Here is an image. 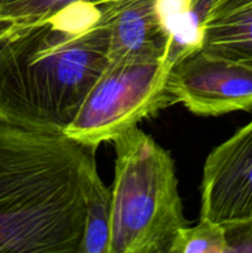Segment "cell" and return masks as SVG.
Wrapping results in <instances>:
<instances>
[{
    "label": "cell",
    "mask_w": 252,
    "mask_h": 253,
    "mask_svg": "<svg viewBox=\"0 0 252 253\" xmlns=\"http://www.w3.org/2000/svg\"><path fill=\"white\" fill-rule=\"evenodd\" d=\"M95 146L0 119V253H78Z\"/></svg>",
    "instance_id": "6da1fadb"
},
{
    "label": "cell",
    "mask_w": 252,
    "mask_h": 253,
    "mask_svg": "<svg viewBox=\"0 0 252 253\" xmlns=\"http://www.w3.org/2000/svg\"><path fill=\"white\" fill-rule=\"evenodd\" d=\"M170 253H225L222 225L200 219L195 226L179 230Z\"/></svg>",
    "instance_id": "9c48e42d"
},
{
    "label": "cell",
    "mask_w": 252,
    "mask_h": 253,
    "mask_svg": "<svg viewBox=\"0 0 252 253\" xmlns=\"http://www.w3.org/2000/svg\"><path fill=\"white\" fill-rule=\"evenodd\" d=\"M110 21L79 0L17 31L0 44V119L62 131L109 62Z\"/></svg>",
    "instance_id": "7a4b0ae2"
},
{
    "label": "cell",
    "mask_w": 252,
    "mask_h": 253,
    "mask_svg": "<svg viewBox=\"0 0 252 253\" xmlns=\"http://www.w3.org/2000/svg\"><path fill=\"white\" fill-rule=\"evenodd\" d=\"M113 142L109 253H170L188 221L169 151L137 126Z\"/></svg>",
    "instance_id": "3957f363"
},
{
    "label": "cell",
    "mask_w": 252,
    "mask_h": 253,
    "mask_svg": "<svg viewBox=\"0 0 252 253\" xmlns=\"http://www.w3.org/2000/svg\"><path fill=\"white\" fill-rule=\"evenodd\" d=\"M110 221L111 190L98 173L89 189L83 239L78 253H109Z\"/></svg>",
    "instance_id": "ba28073f"
},
{
    "label": "cell",
    "mask_w": 252,
    "mask_h": 253,
    "mask_svg": "<svg viewBox=\"0 0 252 253\" xmlns=\"http://www.w3.org/2000/svg\"><path fill=\"white\" fill-rule=\"evenodd\" d=\"M202 49L252 68V0H214L203 25Z\"/></svg>",
    "instance_id": "52a82bcc"
},
{
    "label": "cell",
    "mask_w": 252,
    "mask_h": 253,
    "mask_svg": "<svg viewBox=\"0 0 252 253\" xmlns=\"http://www.w3.org/2000/svg\"><path fill=\"white\" fill-rule=\"evenodd\" d=\"M167 88L197 115L220 116L252 110V68L210 56L203 49L173 64Z\"/></svg>",
    "instance_id": "5b68a950"
},
{
    "label": "cell",
    "mask_w": 252,
    "mask_h": 253,
    "mask_svg": "<svg viewBox=\"0 0 252 253\" xmlns=\"http://www.w3.org/2000/svg\"><path fill=\"white\" fill-rule=\"evenodd\" d=\"M252 216V119L208 155L200 219L225 225Z\"/></svg>",
    "instance_id": "8992f818"
},
{
    "label": "cell",
    "mask_w": 252,
    "mask_h": 253,
    "mask_svg": "<svg viewBox=\"0 0 252 253\" xmlns=\"http://www.w3.org/2000/svg\"><path fill=\"white\" fill-rule=\"evenodd\" d=\"M225 253H252V216L222 225Z\"/></svg>",
    "instance_id": "30bf717a"
},
{
    "label": "cell",
    "mask_w": 252,
    "mask_h": 253,
    "mask_svg": "<svg viewBox=\"0 0 252 253\" xmlns=\"http://www.w3.org/2000/svg\"><path fill=\"white\" fill-rule=\"evenodd\" d=\"M172 63L163 57H124L108 62L63 132L98 147L143 119L178 104L167 88Z\"/></svg>",
    "instance_id": "277c9868"
}]
</instances>
